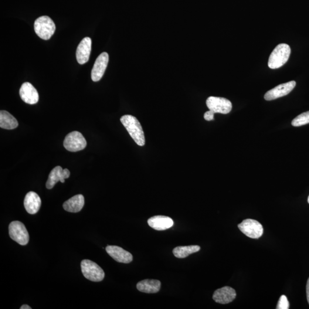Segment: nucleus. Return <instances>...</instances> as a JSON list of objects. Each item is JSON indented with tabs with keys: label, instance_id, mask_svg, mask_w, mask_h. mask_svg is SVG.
<instances>
[{
	"label": "nucleus",
	"instance_id": "15",
	"mask_svg": "<svg viewBox=\"0 0 309 309\" xmlns=\"http://www.w3.org/2000/svg\"><path fill=\"white\" fill-rule=\"evenodd\" d=\"M92 46L90 37H85L79 44L76 50V59L80 64H84L89 60Z\"/></svg>",
	"mask_w": 309,
	"mask_h": 309
},
{
	"label": "nucleus",
	"instance_id": "14",
	"mask_svg": "<svg viewBox=\"0 0 309 309\" xmlns=\"http://www.w3.org/2000/svg\"><path fill=\"white\" fill-rule=\"evenodd\" d=\"M236 296V291L234 288L225 286L216 290L213 294V298L216 303L227 304L235 300Z\"/></svg>",
	"mask_w": 309,
	"mask_h": 309
},
{
	"label": "nucleus",
	"instance_id": "20",
	"mask_svg": "<svg viewBox=\"0 0 309 309\" xmlns=\"http://www.w3.org/2000/svg\"><path fill=\"white\" fill-rule=\"evenodd\" d=\"M18 120L8 111H0V127L6 130H13L18 127Z\"/></svg>",
	"mask_w": 309,
	"mask_h": 309
},
{
	"label": "nucleus",
	"instance_id": "22",
	"mask_svg": "<svg viewBox=\"0 0 309 309\" xmlns=\"http://www.w3.org/2000/svg\"><path fill=\"white\" fill-rule=\"evenodd\" d=\"M309 123V111L302 113L292 121L291 124L294 127H300Z\"/></svg>",
	"mask_w": 309,
	"mask_h": 309
},
{
	"label": "nucleus",
	"instance_id": "10",
	"mask_svg": "<svg viewBox=\"0 0 309 309\" xmlns=\"http://www.w3.org/2000/svg\"><path fill=\"white\" fill-rule=\"evenodd\" d=\"M295 86H296V82L294 81L280 84L279 86L273 88L272 90L267 91L264 95V99L270 101L286 96L293 91Z\"/></svg>",
	"mask_w": 309,
	"mask_h": 309
},
{
	"label": "nucleus",
	"instance_id": "26",
	"mask_svg": "<svg viewBox=\"0 0 309 309\" xmlns=\"http://www.w3.org/2000/svg\"><path fill=\"white\" fill-rule=\"evenodd\" d=\"M32 308L29 306L27 305H24L20 308V309H31Z\"/></svg>",
	"mask_w": 309,
	"mask_h": 309
},
{
	"label": "nucleus",
	"instance_id": "27",
	"mask_svg": "<svg viewBox=\"0 0 309 309\" xmlns=\"http://www.w3.org/2000/svg\"><path fill=\"white\" fill-rule=\"evenodd\" d=\"M308 203H309V197H308Z\"/></svg>",
	"mask_w": 309,
	"mask_h": 309
},
{
	"label": "nucleus",
	"instance_id": "19",
	"mask_svg": "<svg viewBox=\"0 0 309 309\" xmlns=\"http://www.w3.org/2000/svg\"><path fill=\"white\" fill-rule=\"evenodd\" d=\"M161 283L156 280H144L137 285L139 291L145 293H157L161 289Z\"/></svg>",
	"mask_w": 309,
	"mask_h": 309
},
{
	"label": "nucleus",
	"instance_id": "13",
	"mask_svg": "<svg viewBox=\"0 0 309 309\" xmlns=\"http://www.w3.org/2000/svg\"><path fill=\"white\" fill-rule=\"evenodd\" d=\"M107 253L118 262L129 263L133 260V256L128 251L117 246H108L106 247Z\"/></svg>",
	"mask_w": 309,
	"mask_h": 309
},
{
	"label": "nucleus",
	"instance_id": "8",
	"mask_svg": "<svg viewBox=\"0 0 309 309\" xmlns=\"http://www.w3.org/2000/svg\"><path fill=\"white\" fill-rule=\"evenodd\" d=\"M207 106L214 113L227 114L232 110V104L226 98L210 96L206 100Z\"/></svg>",
	"mask_w": 309,
	"mask_h": 309
},
{
	"label": "nucleus",
	"instance_id": "12",
	"mask_svg": "<svg viewBox=\"0 0 309 309\" xmlns=\"http://www.w3.org/2000/svg\"><path fill=\"white\" fill-rule=\"evenodd\" d=\"M20 96L25 103L35 104L39 101V95L32 84L25 82L22 84L20 90Z\"/></svg>",
	"mask_w": 309,
	"mask_h": 309
},
{
	"label": "nucleus",
	"instance_id": "6",
	"mask_svg": "<svg viewBox=\"0 0 309 309\" xmlns=\"http://www.w3.org/2000/svg\"><path fill=\"white\" fill-rule=\"evenodd\" d=\"M63 144L67 150L77 152L83 150L86 147L87 142L80 132L73 131L66 136Z\"/></svg>",
	"mask_w": 309,
	"mask_h": 309
},
{
	"label": "nucleus",
	"instance_id": "18",
	"mask_svg": "<svg viewBox=\"0 0 309 309\" xmlns=\"http://www.w3.org/2000/svg\"><path fill=\"white\" fill-rule=\"evenodd\" d=\"M85 200L83 195L79 194L72 197L63 204V208L70 213H78L84 206Z\"/></svg>",
	"mask_w": 309,
	"mask_h": 309
},
{
	"label": "nucleus",
	"instance_id": "24",
	"mask_svg": "<svg viewBox=\"0 0 309 309\" xmlns=\"http://www.w3.org/2000/svg\"><path fill=\"white\" fill-rule=\"evenodd\" d=\"M213 111L209 110L207 111L206 113L204 114V118L207 121H212L214 119V114Z\"/></svg>",
	"mask_w": 309,
	"mask_h": 309
},
{
	"label": "nucleus",
	"instance_id": "1",
	"mask_svg": "<svg viewBox=\"0 0 309 309\" xmlns=\"http://www.w3.org/2000/svg\"><path fill=\"white\" fill-rule=\"evenodd\" d=\"M120 121L136 143L140 146L144 145V132L137 119L132 115H125L120 118Z\"/></svg>",
	"mask_w": 309,
	"mask_h": 309
},
{
	"label": "nucleus",
	"instance_id": "16",
	"mask_svg": "<svg viewBox=\"0 0 309 309\" xmlns=\"http://www.w3.org/2000/svg\"><path fill=\"white\" fill-rule=\"evenodd\" d=\"M25 209L30 214H35L39 211L42 200L40 196L35 192L30 191L27 193L24 199Z\"/></svg>",
	"mask_w": 309,
	"mask_h": 309
},
{
	"label": "nucleus",
	"instance_id": "2",
	"mask_svg": "<svg viewBox=\"0 0 309 309\" xmlns=\"http://www.w3.org/2000/svg\"><path fill=\"white\" fill-rule=\"evenodd\" d=\"M291 53L289 46L286 44H280L275 48L269 57L268 66L271 69H277L283 66L287 62Z\"/></svg>",
	"mask_w": 309,
	"mask_h": 309
},
{
	"label": "nucleus",
	"instance_id": "4",
	"mask_svg": "<svg viewBox=\"0 0 309 309\" xmlns=\"http://www.w3.org/2000/svg\"><path fill=\"white\" fill-rule=\"evenodd\" d=\"M81 268L84 277L87 280L96 283L104 280L105 273L103 270L93 261L83 260L81 262Z\"/></svg>",
	"mask_w": 309,
	"mask_h": 309
},
{
	"label": "nucleus",
	"instance_id": "25",
	"mask_svg": "<svg viewBox=\"0 0 309 309\" xmlns=\"http://www.w3.org/2000/svg\"><path fill=\"white\" fill-rule=\"evenodd\" d=\"M307 300L308 301V303L309 304V278L307 285Z\"/></svg>",
	"mask_w": 309,
	"mask_h": 309
},
{
	"label": "nucleus",
	"instance_id": "7",
	"mask_svg": "<svg viewBox=\"0 0 309 309\" xmlns=\"http://www.w3.org/2000/svg\"><path fill=\"white\" fill-rule=\"evenodd\" d=\"M238 228L244 235L252 239H259L263 233V226L256 220L247 219L239 224Z\"/></svg>",
	"mask_w": 309,
	"mask_h": 309
},
{
	"label": "nucleus",
	"instance_id": "11",
	"mask_svg": "<svg viewBox=\"0 0 309 309\" xmlns=\"http://www.w3.org/2000/svg\"><path fill=\"white\" fill-rule=\"evenodd\" d=\"M70 176V171L69 169H63L60 166H57L50 172L46 183V188L48 189H52L57 182H65V179L69 178Z\"/></svg>",
	"mask_w": 309,
	"mask_h": 309
},
{
	"label": "nucleus",
	"instance_id": "17",
	"mask_svg": "<svg viewBox=\"0 0 309 309\" xmlns=\"http://www.w3.org/2000/svg\"><path fill=\"white\" fill-rule=\"evenodd\" d=\"M148 224L154 230L162 231L171 228L174 225V221L168 216L157 215L149 218Z\"/></svg>",
	"mask_w": 309,
	"mask_h": 309
},
{
	"label": "nucleus",
	"instance_id": "3",
	"mask_svg": "<svg viewBox=\"0 0 309 309\" xmlns=\"http://www.w3.org/2000/svg\"><path fill=\"white\" fill-rule=\"evenodd\" d=\"M34 29L37 35L41 39L47 40L50 39L55 33L56 25L49 17L43 16L36 20Z\"/></svg>",
	"mask_w": 309,
	"mask_h": 309
},
{
	"label": "nucleus",
	"instance_id": "21",
	"mask_svg": "<svg viewBox=\"0 0 309 309\" xmlns=\"http://www.w3.org/2000/svg\"><path fill=\"white\" fill-rule=\"evenodd\" d=\"M200 250V247L197 245L178 246L173 250V254L178 259H185L190 254L198 252Z\"/></svg>",
	"mask_w": 309,
	"mask_h": 309
},
{
	"label": "nucleus",
	"instance_id": "23",
	"mask_svg": "<svg viewBox=\"0 0 309 309\" xmlns=\"http://www.w3.org/2000/svg\"><path fill=\"white\" fill-rule=\"evenodd\" d=\"M277 309H289V302L287 298L285 295H282L277 307Z\"/></svg>",
	"mask_w": 309,
	"mask_h": 309
},
{
	"label": "nucleus",
	"instance_id": "9",
	"mask_svg": "<svg viewBox=\"0 0 309 309\" xmlns=\"http://www.w3.org/2000/svg\"><path fill=\"white\" fill-rule=\"evenodd\" d=\"M108 62H109V55L107 52L101 53L97 57L91 72L92 80L95 82L99 81L103 77L106 70Z\"/></svg>",
	"mask_w": 309,
	"mask_h": 309
},
{
	"label": "nucleus",
	"instance_id": "5",
	"mask_svg": "<svg viewBox=\"0 0 309 309\" xmlns=\"http://www.w3.org/2000/svg\"><path fill=\"white\" fill-rule=\"evenodd\" d=\"M9 234L12 239L22 246H25L29 242V233L21 222L13 221L10 223Z\"/></svg>",
	"mask_w": 309,
	"mask_h": 309
}]
</instances>
